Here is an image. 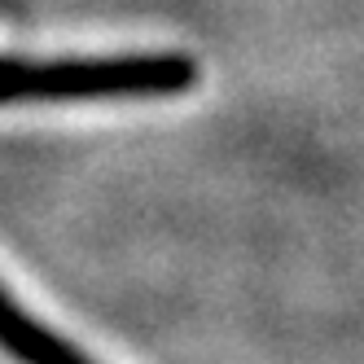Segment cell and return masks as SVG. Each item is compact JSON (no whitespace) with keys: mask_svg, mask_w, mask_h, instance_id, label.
<instances>
[{"mask_svg":"<svg viewBox=\"0 0 364 364\" xmlns=\"http://www.w3.org/2000/svg\"><path fill=\"white\" fill-rule=\"evenodd\" d=\"M198 84V62L185 53L132 58H66L22 62L0 58V106L5 101H62V97H171Z\"/></svg>","mask_w":364,"mask_h":364,"instance_id":"1","label":"cell"},{"mask_svg":"<svg viewBox=\"0 0 364 364\" xmlns=\"http://www.w3.org/2000/svg\"><path fill=\"white\" fill-rule=\"evenodd\" d=\"M0 347L14 351L22 364H92L80 347H70L66 338L48 333L40 321H31L5 290H0Z\"/></svg>","mask_w":364,"mask_h":364,"instance_id":"2","label":"cell"}]
</instances>
